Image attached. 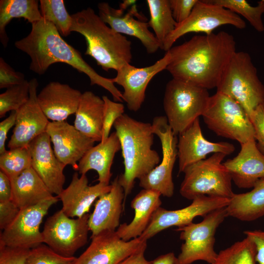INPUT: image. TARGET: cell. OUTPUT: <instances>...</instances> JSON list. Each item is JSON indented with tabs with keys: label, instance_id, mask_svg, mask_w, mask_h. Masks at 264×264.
I'll return each instance as SVG.
<instances>
[{
	"label": "cell",
	"instance_id": "cell-1",
	"mask_svg": "<svg viewBox=\"0 0 264 264\" xmlns=\"http://www.w3.org/2000/svg\"><path fill=\"white\" fill-rule=\"evenodd\" d=\"M236 46L234 37L225 31L196 35L168 51L166 69L173 78L207 90L216 88Z\"/></svg>",
	"mask_w": 264,
	"mask_h": 264
},
{
	"label": "cell",
	"instance_id": "cell-2",
	"mask_svg": "<svg viewBox=\"0 0 264 264\" xmlns=\"http://www.w3.org/2000/svg\"><path fill=\"white\" fill-rule=\"evenodd\" d=\"M29 34L17 41L15 46L31 58L29 69L42 75L56 63H64L89 78L91 85H97L107 90L114 101L122 102V93L115 86L112 79L97 73L82 58L81 53L68 44L51 22L43 18L32 24Z\"/></svg>",
	"mask_w": 264,
	"mask_h": 264
},
{
	"label": "cell",
	"instance_id": "cell-3",
	"mask_svg": "<svg viewBox=\"0 0 264 264\" xmlns=\"http://www.w3.org/2000/svg\"><path fill=\"white\" fill-rule=\"evenodd\" d=\"M121 144L124 172L118 176L124 199L133 188L135 180L140 179L157 166L160 157L152 149L154 133L152 124L136 120L127 114L113 124Z\"/></svg>",
	"mask_w": 264,
	"mask_h": 264
},
{
	"label": "cell",
	"instance_id": "cell-4",
	"mask_svg": "<svg viewBox=\"0 0 264 264\" xmlns=\"http://www.w3.org/2000/svg\"><path fill=\"white\" fill-rule=\"evenodd\" d=\"M71 32L86 39L85 55L92 57L106 71L118 70L132 60V43L108 26L90 7L71 15Z\"/></svg>",
	"mask_w": 264,
	"mask_h": 264
},
{
	"label": "cell",
	"instance_id": "cell-5",
	"mask_svg": "<svg viewBox=\"0 0 264 264\" xmlns=\"http://www.w3.org/2000/svg\"><path fill=\"white\" fill-rule=\"evenodd\" d=\"M217 91L238 103L251 117L256 109L264 106V86L257 75L250 55L236 52L227 64L217 87Z\"/></svg>",
	"mask_w": 264,
	"mask_h": 264
},
{
	"label": "cell",
	"instance_id": "cell-6",
	"mask_svg": "<svg viewBox=\"0 0 264 264\" xmlns=\"http://www.w3.org/2000/svg\"><path fill=\"white\" fill-rule=\"evenodd\" d=\"M226 156L222 153H215L187 167L183 172L180 195L190 200L201 196L231 198L235 194L232 180L222 163Z\"/></svg>",
	"mask_w": 264,
	"mask_h": 264
},
{
	"label": "cell",
	"instance_id": "cell-7",
	"mask_svg": "<svg viewBox=\"0 0 264 264\" xmlns=\"http://www.w3.org/2000/svg\"><path fill=\"white\" fill-rule=\"evenodd\" d=\"M208 90L173 78L166 84L163 107L175 135H179L204 113L210 99Z\"/></svg>",
	"mask_w": 264,
	"mask_h": 264
},
{
	"label": "cell",
	"instance_id": "cell-8",
	"mask_svg": "<svg viewBox=\"0 0 264 264\" xmlns=\"http://www.w3.org/2000/svg\"><path fill=\"white\" fill-rule=\"evenodd\" d=\"M207 127L217 135L242 144L255 139V130L248 115L236 101L216 92L210 96L202 115Z\"/></svg>",
	"mask_w": 264,
	"mask_h": 264
},
{
	"label": "cell",
	"instance_id": "cell-9",
	"mask_svg": "<svg viewBox=\"0 0 264 264\" xmlns=\"http://www.w3.org/2000/svg\"><path fill=\"white\" fill-rule=\"evenodd\" d=\"M226 217L225 207L208 214L200 222H192L176 229L180 232V239L184 242L176 264H191L199 260L213 264L218 256L214 249L215 234Z\"/></svg>",
	"mask_w": 264,
	"mask_h": 264
},
{
	"label": "cell",
	"instance_id": "cell-10",
	"mask_svg": "<svg viewBox=\"0 0 264 264\" xmlns=\"http://www.w3.org/2000/svg\"><path fill=\"white\" fill-rule=\"evenodd\" d=\"M230 25L239 29L245 28L244 21L240 16L210 0H198L190 15L177 25L166 39L162 50L169 51L182 36L191 32L210 34L217 28Z\"/></svg>",
	"mask_w": 264,
	"mask_h": 264
},
{
	"label": "cell",
	"instance_id": "cell-11",
	"mask_svg": "<svg viewBox=\"0 0 264 264\" xmlns=\"http://www.w3.org/2000/svg\"><path fill=\"white\" fill-rule=\"evenodd\" d=\"M89 215L87 213L73 219L62 209L55 212L44 224L42 231L44 242L60 255L73 257L87 242Z\"/></svg>",
	"mask_w": 264,
	"mask_h": 264
},
{
	"label": "cell",
	"instance_id": "cell-12",
	"mask_svg": "<svg viewBox=\"0 0 264 264\" xmlns=\"http://www.w3.org/2000/svg\"><path fill=\"white\" fill-rule=\"evenodd\" d=\"M154 134L159 137L162 147L161 162L139 179V186L144 189L156 191L170 198L174 193L172 172L177 157V139L166 116L155 117L152 124Z\"/></svg>",
	"mask_w": 264,
	"mask_h": 264
},
{
	"label": "cell",
	"instance_id": "cell-13",
	"mask_svg": "<svg viewBox=\"0 0 264 264\" xmlns=\"http://www.w3.org/2000/svg\"><path fill=\"white\" fill-rule=\"evenodd\" d=\"M58 197L38 204L21 209L14 220L0 235V245L31 249L44 242L40 226Z\"/></svg>",
	"mask_w": 264,
	"mask_h": 264
},
{
	"label": "cell",
	"instance_id": "cell-14",
	"mask_svg": "<svg viewBox=\"0 0 264 264\" xmlns=\"http://www.w3.org/2000/svg\"><path fill=\"white\" fill-rule=\"evenodd\" d=\"M229 201L228 198L201 196L192 200L191 204L180 209L168 210L160 207L155 211L147 228L139 238L147 241L170 227L188 225L196 217H204L214 210L227 207Z\"/></svg>",
	"mask_w": 264,
	"mask_h": 264
},
{
	"label": "cell",
	"instance_id": "cell-15",
	"mask_svg": "<svg viewBox=\"0 0 264 264\" xmlns=\"http://www.w3.org/2000/svg\"><path fill=\"white\" fill-rule=\"evenodd\" d=\"M91 240L75 264H119L147 242L139 237L124 241L116 231L102 232Z\"/></svg>",
	"mask_w": 264,
	"mask_h": 264
},
{
	"label": "cell",
	"instance_id": "cell-16",
	"mask_svg": "<svg viewBox=\"0 0 264 264\" xmlns=\"http://www.w3.org/2000/svg\"><path fill=\"white\" fill-rule=\"evenodd\" d=\"M170 60L171 55L168 51L162 58L150 66L136 67L127 64L117 70V74L112 81L123 87V101L130 110L137 111L140 109L149 82L155 75L166 69Z\"/></svg>",
	"mask_w": 264,
	"mask_h": 264
},
{
	"label": "cell",
	"instance_id": "cell-17",
	"mask_svg": "<svg viewBox=\"0 0 264 264\" xmlns=\"http://www.w3.org/2000/svg\"><path fill=\"white\" fill-rule=\"evenodd\" d=\"M29 82V98L17 111L16 123L8 143L10 149L27 148L36 137L46 131L49 122L37 101L38 82Z\"/></svg>",
	"mask_w": 264,
	"mask_h": 264
},
{
	"label": "cell",
	"instance_id": "cell-18",
	"mask_svg": "<svg viewBox=\"0 0 264 264\" xmlns=\"http://www.w3.org/2000/svg\"><path fill=\"white\" fill-rule=\"evenodd\" d=\"M45 132L53 143L58 159L76 171L78 169L77 162L93 147L95 142L66 121H49Z\"/></svg>",
	"mask_w": 264,
	"mask_h": 264
},
{
	"label": "cell",
	"instance_id": "cell-19",
	"mask_svg": "<svg viewBox=\"0 0 264 264\" xmlns=\"http://www.w3.org/2000/svg\"><path fill=\"white\" fill-rule=\"evenodd\" d=\"M98 8V15L105 23L117 33L137 38L148 53L153 54L160 48L154 34L149 30L148 22L140 21L143 19L138 13L135 4L126 13L105 2L99 3Z\"/></svg>",
	"mask_w": 264,
	"mask_h": 264
},
{
	"label": "cell",
	"instance_id": "cell-20",
	"mask_svg": "<svg viewBox=\"0 0 264 264\" xmlns=\"http://www.w3.org/2000/svg\"><path fill=\"white\" fill-rule=\"evenodd\" d=\"M177 141L178 173L189 166L206 159L211 153L232 154L235 146L227 142H212L206 139L201 132L199 118L180 133Z\"/></svg>",
	"mask_w": 264,
	"mask_h": 264
},
{
	"label": "cell",
	"instance_id": "cell-21",
	"mask_svg": "<svg viewBox=\"0 0 264 264\" xmlns=\"http://www.w3.org/2000/svg\"><path fill=\"white\" fill-rule=\"evenodd\" d=\"M32 158V168L52 194L57 196L64 190L66 166L56 157L51 146V140L45 132L29 144Z\"/></svg>",
	"mask_w": 264,
	"mask_h": 264
},
{
	"label": "cell",
	"instance_id": "cell-22",
	"mask_svg": "<svg viewBox=\"0 0 264 264\" xmlns=\"http://www.w3.org/2000/svg\"><path fill=\"white\" fill-rule=\"evenodd\" d=\"M111 184L98 182L88 185V180L86 174L79 177L76 172L72 175L69 185L57 197L62 203L63 211L70 218H81L88 213L90 208L96 199L109 192Z\"/></svg>",
	"mask_w": 264,
	"mask_h": 264
},
{
	"label": "cell",
	"instance_id": "cell-23",
	"mask_svg": "<svg viewBox=\"0 0 264 264\" xmlns=\"http://www.w3.org/2000/svg\"><path fill=\"white\" fill-rule=\"evenodd\" d=\"M241 146L237 155L223 164L238 187L253 188L259 179L264 178V154L258 148L255 140Z\"/></svg>",
	"mask_w": 264,
	"mask_h": 264
},
{
	"label": "cell",
	"instance_id": "cell-24",
	"mask_svg": "<svg viewBox=\"0 0 264 264\" xmlns=\"http://www.w3.org/2000/svg\"><path fill=\"white\" fill-rule=\"evenodd\" d=\"M82 93L68 85L58 82L47 84L37 95V101L48 120L66 121L75 113Z\"/></svg>",
	"mask_w": 264,
	"mask_h": 264
},
{
	"label": "cell",
	"instance_id": "cell-25",
	"mask_svg": "<svg viewBox=\"0 0 264 264\" xmlns=\"http://www.w3.org/2000/svg\"><path fill=\"white\" fill-rule=\"evenodd\" d=\"M110 190L98 198L88 224L90 238L105 231H115L120 224L124 193L117 176L112 182Z\"/></svg>",
	"mask_w": 264,
	"mask_h": 264
},
{
	"label": "cell",
	"instance_id": "cell-26",
	"mask_svg": "<svg viewBox=\"0 0 264 264\" xmlns=\"http://www.w3.org/2000/svg\"><path fill=\"white\" fill-rule=\"evenodd\" d=\"M160 193L152 190L143 189L133 198L131 206L134 216L129 223L119 225L116 232L125 241L138 238L149 225L155 211L160 207Z\"/></svg>",
	"mask_w": 264,
	"mask_h": 264
},
{
	"label": "cell",
	"instance_id": "cell-27",
	"mask_svg": "<svg viewBox=\"0 0 264 264\" xmlns=\"http://www.w3.org/2000/svg\"><path fill=\"white\" fill-rule=\"evenodd\" d=\"M120 149L119 138L113 132L105 142H100L86 153L78 163L79 173L86 174L89 170H94L98 173L99 182L109 185L113 160L115 154Z\"/></svg>",
	"mask_w": 264,
	"mask_h": 264
},
{
	"label": "cell",
	"instance_id": "cell-28",
	"mask_svg": "<svg viewBox=\"0 0 264 264\" xmlns=\"http://www.w3.org/2000/svg\"><path fill=\"white\" fill-rule=\"evenodd\" d=\"M104 102L102 98L90 91L82 93L75 112V128L95 142L102 137Z\"/></svg>",
	"mask_w": 264,
	"mask_h": 264
},
{
	"label": "cell",
	"instance_id": "cell-29",
	"mask_svg": "<svg viewBox=\"0 0 264 264\" xmlns=\"http://www.w3.org/2000/svg\"><path fill=\"white\" fill-rule=\"evenodd\" d=\"M10 180L12 200L21 209L54 197L32 167Z\"/></svg>",
	"mask_w": 264,
	"mask_h": 264
},
{
	"label": "cell",
	"instance_id": "cell-30",
	"mask_svg": "<svg viewBox=\"0 0 264 264\" xmlns=\"http://www.w3.org/2000/svg\"><path fill=\"white\" fill-rule=\"evenodd\" d=\"M226 210L227 217L244 221H253L264 216V178L259 179L250 191L235 194Z\"/></svg>",
	"mask_w": 264,
	"mask_h": 264
},
{
	"label": "cell",
	"instance_id": "cell-31",
	"mask_svg": "<svg viewBox=\"0 0 264 264\" xmlns=\"http://www.w3.org/2000/svg\"><path fill=\"white\" fill-rule=\"evenodd\" d=\"M23 18L31 24L42 19L37 0H0V39L4 47L9 39L5 28L13 19Z\"/></svg>",
	"mask_w": 264,
	"mask_h": 264
},
{
	"label": "cell",
	"instance_id": "cell-32",
	"mask_svg": "<svg viewBox=\"0 0 264 264\" xmlns=\"http://www.w3.org/2000/svg\"><path fill=\"white\" fill-rule=\"evenodd\" d=\"M150 19L149 27L154 31L160 49L169 35L175 29L177 23L173 18L169 0H147Z\"/></svg>",
	"mask_w": 264,
	"mask_h": 264
},
{
	"label": "cell",
	"instance_id": "cell-33",
	"mask_svg": "<svg viewBox=\"0 0 264 264\" xmlns=\"http://www.w3.org/2000/svg\"><path fill=\"white\" fill-rule=\"evenodd\" d=\"M256 257L255 245L246 237L221 250L213 264H257Z\"/></svg>",
	"mask_w": 264,
	"mask_h": 264
},
{
	"label": "cell",
	"instance_id": "cell-34",
	"mask_svg": "<svg viewBox=\"0 0 264 264\" xmlns=\"http://www.w3.org/2000/svg\"><path fill=\"white\" fill-rule=\"evenodd\" d=\"M40 8L42 18L52 23L60 34L67 36L71 33V15L67 12L63 0H41Z\"/></svg>",
	"mask_w": 264,
	"mask_h": 264
},
{
	"label": "cell",
	"instance_id": "cell-35",
	"mask_svg": "<svg viewBox=\"0 0 264 264\" xmlns=\"http://www.w3.org/2000/svg\"><path fill=\"white\" fill-rule=\"evenodd\" d=\"M211 2L242 15L258 32L264 31L262 16L264 13V0L256 6L251 5L245 0H210Z\"/></svg>",
	"mask_w": 264,
	"mask_h": 264
},
{
	"label": "cell",
	"instance_id": "cell-36",
	"mask_svg": "<svg viewBox=\"0 0 264 264\" xmlns=\"http://www.w3.org/2000/svg\"><path fill=\"white\" fill-rule=\"evenodd\" d=\"M32 167V158L28 147L7 150L0 154V169L10 178L13 179Z\"/></svg>",
	"mask_w": 264,
	"mask_h": 264
},
{
	"label": "cell",
	"instance_id": "cell-37",
	"mask_svg": "<svg viewBox=\"0 0 264 264\" xmlns=\"http://www.w3.org/2000/svg\"><path fill=\"white\" fill-rule=\"evenodd\" d=\"M29 98V82L25 80L21 84L10 87L0 94V117L7 112L18 110Z\"/></svg>",
	"mask_w": 264,
	"mask_h": 264
},
{
	"label": "cell",
	"instance_id": "cell-38",
	"mask_svg": "<svg viewBox=\"0 0 264 264\" xmlns=\"http://www.w3.org/2000/svg\"><path fill=\"white\" fill-rule=\"evenodd\" d=\"M77 258L65 257L48 246L41 244L30 250L24 264H75Z\"/></svg>",
	"mask_w": 264,
	"mask_h": 264
},
{
	"label": "cell",
	"instance_id": "cell-39",
	"mask_svg": "<svg viewBox=\"0 0 264 264\" xmlns=\"http://www.w3.org/2000/svg\"><path fill=\"white\" fill-rule=\"evenodd\" d=\"M104 102L102 137L100 142H105L110 136L112 126L116 120L124 114V106L121 103L110 100L107 96H103Z\"/></svg>",
	"mask_w": 264,
	"mask_h": 264
},
{
	"label": "cell",
	"instance_id": "cell-40",
	"mask_svg": "<svg viewBox=\"0 0 264 264\" xmlns=\"http://www.w3.org/2000/svg\"><path fill=\"white\" fill-rule=\"evenodd\" d=\"M24 74L16 71L2 58H0V88H7L23 82Z\"/></svg>",
	"mask_w": 264,
	"mask_h": 264
},
{
	"label": "cell",
	"instance_id": "cell-41",
	"mask_svg": "<svg viewBox=\"0 0 264 264\" xmlns=\"http://www.w3.org/2000/svg\"><path fill=\"white\" fill-rule=\"evenodd\" d=\"M30 250L0 245V264H24Z\"/></svg>",
	"mask_w": 264,
	"mask_h": 264
},
{
	"label": "cell",
	"instance_id": "cell-42",
	"mask_svg": "<svg viewBox=\"0 0 264 264\" xmlns=\"http://www.w3.org/2000/svg\"><path fill=\"white\" fill-rule=\"evenodd\" d=\"M198 0H169L174 19L177 23L185 21Z\"/></svg>",
	"mask_w": 264,
	"mask_h": 264
},
{
	"label": "cell",
	"instance_id": "cell-43",
	"mask_svg": "<svg viewBox=\"0 0 264 264\" xmlns=\"http://www.w3.org/2000/svg\"><path fill=\"white\" fill-rule=\"evenodd\" d=\"M255 130L258 148L264 154V106L258 107L250 117Z\"/></svg>",
	"mask_w": 264,
	"mask_h": 264
},
{
	"label": "cell",
	"instance_id": "cell-44",
	"mask_svg": "<svg viewBox=\"0 0 264 264\" xmlns=\"http://www.w3.org/2000/svg\"><path fill=\"white\" fill-rule=\"evenodd\" d=\"M21 209L12 200L0 202V228L3 230L16 219Z\"/></svg>",
	"mask_w": 264,
	"mask_h": 264
},
{
	"label": "cell",
	"instance_id": "cell-45",
	"mask_svg": "<svg viewBox=\"0 0 264 264\" xmlns=\"http://www.w3.org/2000/svg\"><path fill=\"white\" fill-rule=\"evenodd\" d=\"M244 233L255 245L257 264H264V231L246 230Z\"/></svg>",
	"mask_w": 264,
	"mask_h": 264
},
{
	"label": "cell",
	"instance_id": "cell-46",
	"mask_svg": "<svg viewBox=\"0 0 264 264\" xmlns=\"http://www.w3.org/2000/svg\"><path fill=\"white\" fill-rule=\"evenodd\" d=\"M17 111H12L10 114L0 123V154L7 150L5 149V142L7 138V133L14 126L16 120Z\"/></svg>",
	"mask_w": 264,
	"mask_h": 264
},
{
	"label": "cell",
	"instance_id": "cell-47",
	"mask_svg": "<svg viewBox=\"0 0 264 264\" xmlns=\"http://www.w3.org/2000/svg\"><path fill=\"white\" fill-rule=\"evenodd\" d=\"M12 188L9 177L0 171V202L12 200Z\"/></svg>",
	"mask_w": 264,
	"mask_h": 264
},
{
	"label": "cell",
	"instance_id": "cell-48",
	"mask_svg": "<svg viewBox=\"0 0 264 264\" xmlns=\"http://www.w3.org/2000/svg\"><path fill=\"white\" fill-rule=\"evenodd\" d=\"M147 246L146 242L119 264H152V262L147 261L144 256Z\"/></svg>",
	"mask_w": 264,
	"mask_h": 264
},
{
	"label": "cell",
	"instance_id": "cell-49",
	"mask_svg": "<svg viewBox=\"0 0 264 264\" xmlns=\"http://www.w3.org/2000/svg\"><path fill=\"white\" fill-rule=\"evenodd\" d=\"M152 261V264H175L174 258L168 253L160 255Z\"/></svg>",
	"mask_w": 264,
	"mask_h": 264
},
{
	"label": "cell",
	"instance_id": "cell-50",
	"mask_svg": "<svg viewBox=\"0 0 264 264\" xmlns=\"http://www.w3.org/2000/svg\"><path fill=\"white\" fill-rule=\"evenodd\" d=\"M136 1V0H124L120 4L118 9L121 11L124 12L129 7H132V5L135 4Z\"/></svg>",
	"mask_w": 264,
	"mask_h": 264
}]
</instances>
